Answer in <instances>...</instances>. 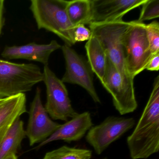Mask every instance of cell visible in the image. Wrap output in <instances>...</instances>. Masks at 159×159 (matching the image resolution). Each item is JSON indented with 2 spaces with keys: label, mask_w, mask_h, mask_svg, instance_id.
<instances>
[{
  "label": "cell",
  "mask_w": 159,
  "mask_h": 159,
  "mask_svg": "<svg viewBox=\"0 0 159 159\" xmlns=\"http://www.w3.org/2000/svg\"><path fill=\"white\" fill-rule=\"evenodd\" d=\"M67 2L65 0H31L30 9L39 30L52 32L71 47L75 44L74 27L67 14Z\"/></svg>",
  "instance_id": "obj_2"
},
{
  "label": "cell",
  "mask_w": 159,
  "mask_h": 159,
  "mask_svg": "<svg viewBox=\"0 0 159 159\" xmlns=\"http://www.w3.org/2000/svg\"><path fill=\"white\" fill-rule=\"evenodd\" d=\"M135 124V120L133 118L109 116L99 125L92 126L85 139L97 154L100 155Z\"/></svg>",
  "instance_id": "obj_8"
},
{
  "label": "cell",
  "mask_w": 159,
  "mask_h": 159,
  "mask_svg": "<svg viewBox=\"0 0 159 159\" xmlns=\"http://www.w3.org/2000/svg\"><path fill=\"white\" fill-rule=\"evenodd\" d=\"M147 0H92V23L122 19L127 13L142 6ZM90 23V24H91Z\"/></svg>",
  "instance_id": "obj_11"
},
{
  "label": "cell",
  "mask_w": 159,
  "mask_h": 159,
  "mask_svg": "<svg viewBox=\"0 0 159 159\" xmlns=\"http://www.w3.org/2000/svg\"><path fill=\"white\" fill-rule=\"evenodd\" d=\"M104 159H108V158H107V157H106V158H104Z\"/></svg>",
  "instance_id": "obj_25"
},
{
  "label": "cell",
  "mask_w": 159,
  "mask_h": 159,
  "mask_svg": "<svg viewBox=\"0 0 159 159\" xmlns=\"http://www.w3.org/2000/svg\"><path fill=\"white\" fill-rule=\"evenodd\" d=\"M4 0H0V35L1 34L2 28L5 24L4 17Z\"/></svg>",
  "instance_id": "obj_23"
},
{
  "label": "cell",
  "mask_w": 159,
  "mask_h": 159,
  "mask_svg": "<svg viewBox=\"0 0 159 159\" xmlns=\"http://www.w3.org/2000/svg\"><path fill=\"white\" fill-rule=\"evenodd\" d=\"M25 136L24 122L18 118L0 144V159H4L11 154H16Z\"/></svg>",
  "instance_id": "obj_16"
},
{
  "label": "cell",
  "mask_w": 159,
  "mask_h": 159,
  "mask_svg": "<svg viewBox=\"0 0 159 159\" xmlns=\"http://www.w3.org/2000/svg\"><path fill=\"white\" fill-rule=\"evenodd\" d=\"M66 61V71L61 80L63 83L78 84L85 89L95 103H100V98L93 84V72L87 61L70 46H61Z\"/></svg>",
  "instance_id": "obj_9"
},
{
  "label": "cell",
  "mask_w": 159,
  "mask_h": 159,
  "mask_svg": "<svg viewBox=\"0 0 159 159\" xmlns=\"http://www.w3.org/2000/svg\"><path fill=\"white\" fill-rule=\"evenodd\" d=\"M142 6L137 22L143 23L144 21L159 17V0H147Z\"/></svg>",
  "instance_id": "obj_19"
},
{
  "label": "cell",
  "mask_w": 159,
  "mask_h": 159,
  "mask_svg": "<svg viewBox=\"0 0 159 159\" xmlns=\"http://www.w3.org/2000/svg\"><path fill=\"white\" fill-rule=\"evenodd\" d=\"M134 78L120 72L107 57L106 73L101 83L111 95L114 107L121 115L132 113L137 108Z\"/></svg>",
  "instance_id": "obj_6"
},
{
  "label": "cell",
  "mask_w": 159,
  "mask_h": 159,
  "mask_svg": "<svg viewBox=\"0 0 159 159\" xmlns=\"http://www.w3.org/2000/svg\"><path fill=\"white\" fill-rule=\"evenodd\" d=\"M92 35L90 29L84 25H80L74 27L73 31V39L75 43L88 41Z\"/></svg>",
  "instance_id": "obj_21"
},
{
  "label": "cell",
  "mask_w": 159,
  "mask_h": 159,
  "mask_svg": "<svg viewBox=\"0 0 159 159\" xmlns=\"http://www.w3.org/2000/svg\"><path fill=\"white\" fill-rule=\"evenodd\" d=\"M147 38L152 55L159 52V24L154 21L145 25Z\"/></svg>",
  "instance_id": "obj_20"
},
{
  "label": "cell",
  "mask_w": 159,
  "mask_h": 159,
  "mask_svg": "<svg viewBox=\"0 0 159 159\" xmlns=\"http://www.w3.org/2000/svg\"><path fill=\"white\" fill-rule=\"evenodd\" d=\"M126 142L132 159H148L159 151V76L154 80L149 98Z\"/></svg>",
  "instance_id": "obj_1"
},
{
  "label": "cell",
  "mask_w": 159,
  "mask_h": 159,
  "mask_svg": "<svg viewBox=\"0 0 159 159\" xmlns=\"http://www.w3.org/2000/svg\"><path fill=\"white\" fill-rule=\"evenodd\" d=\"M26 101L25 94L21 93L0 102V144L14 123L27 112Z\"/></svg>",
  "instance_id": "obj_14"
},
{
  "label": "cell",
  "mask_w": 159,
  "mask_h": 159,
  "mask_svg": "<svg viewBox=\"0 0 159 159\" xmlns=\"http://www.w3.org/2000/svg\"><path fill=\"white\" fill-rule=\"evenodd\" d=\"M2 100V99H0V102L1 101V100Z\"/></svg>",
  "instance_id": "obj_26"
},
{
  "label": "cell",
  "mask_w": 159,
  "mask_h": 159,
  "mask_svg": "<svg viewBox=\"0 0 159 159\" xmlns=\"http://www.w3.org/2000/svg\"><path fill=\"white\" fill-rule=\"evenodd\" d=\"M131 23V21L125 22L121 19L111 22L92 23L89 25L92 35L99 41L108 58L119 71L123 74H129L125 63L122 38Z\"/></svg>",
  "instance_id": "obj_5"
},
{
  "label": "cell",
  "mask_w": 159,
  "mask_h": 159,
  "mask_svg": "<svg viewBox=\"0 0 159 159\" xmlns=\"http://www.w3.org/2000/svg\"><path fill=\"white\" fill-rule=\"evenodd\" d=\"M66 11L71 25L75 27L92 22V0L67 1Z\"/></svg>",
  "instance_id": "obj_17"
},
{
  "label": "cell",
  "mask_w": 159,
  "mask_h": 159,
  "mask_svg": "<svg viewBox=\"0 0 159 159\" xmlns=\"http://www.w3.org/2000/svg\"><path fill=\"white\" fill-rule=\"evenodd\" d=\"M4 159H17V157L16 156V154H13L8 156L6 158H4Z\"/></svg>",
  "instance_id": "obj_24"
},
{
  "label": "cell",
  "mask_w": 159,
  "mask_h": 159,
  "mask_svg": "<svg viewBox=\"0 0 159 159\" xmlns=\"http://www.w3.org/2000/svg\"><path fill=\"white\" fill-rule=\"evenodd\" d=\"M149 71H158L159 69V52L152 55L146 69Z\"/></svg>",
  "instance_id": "obj_22"
},
{
  "label": "cell",
  "mask_w": 159,
  "mask_h": 159,
  "mask_svg": "<svg viewBox=\"0 0 159 159\" xmlns=\"http://www.w3.org/2000/svg\"><path fill=\"white\" fill-rule=\"evenodd\" d=\"M41 93V89L37 87L30 109L29 118L25 134L31 146L46 140L61 125L52 120L49 117L43 105Z\"/></svg>",
  "instance_id": "obj_10"
},
{
  "label": "cell",
  "mask_w": 159,
  "mask_h": 159,
  "mask_svg": "<svg viewBox=\"0 0 159 159\" xmlns=\"http://www.w3.org/2000/svg\"><path fill=\"white\" fill-rule=\"evenodd\" d=\"M87 62L92 69L102 82L106 73L107 56L99 41L91 35L85 45Z\"/></svg>",
  "instance_id": "obj_15"
},
{
  "label": "cell",
  "mask_w": 159,
  "mask_h": 159,
  "mask_svg": "<svg viewBox=\"0 0 159 159\" xmlns=\"http://www.w3.org/2000/svg\"><path fill=\"white\" fill-rule=\"evenodd\" d=\"M43 80L46 88L47 101L44 106L48 115L54 120L67 121L78 114L71 104L66 85L51 70L43 67Z\"/></svg>",
  "instance_id": "obj_7"
},
{
  "label": "cell",
  "mask_w": 159,
  "mask_h": 159,
  "mask_svg": "<svg viewBox=\"0 0 159 159\" xmlns=\"http://www.w3.org/2000/svg\"><path fill=\"white\" fill-rule=\"evenodd\" d=\"M92 156L91 150L63 146L47 152L43 159H91Z\"/></svg>",
  "instance_id": "obj_18"
},
{
  "label": "cell",
  "mask_w": 159,
  "mask_h": 159,
  "mask_svg": "<svg viewBox=\"0 0 159 159\" xmlns=\"http://www.w3.org/2000/svg\"><path fill=\"white\" fill-rule=\"evenodd\" d=\"M61 46L56 40L52 41L48 44H37L33 42L19 46H6L1 55L7 59H26L48 66L51 54L61 49Z\"/></svg>",
  "instance_id": "obj_12"
},
{
  "label": "cell",
  "mask_w": 159,
  "mask_h": 159,
  "mask_svg": "<svg viewBox=\"0 0 159 159\" xmlns=\"http://www.w3.org/2000/svg\"><path fill=\"white\" fill-rule=\"evenodd\" d=\"M93 126V124L89 111L78 113L74 118L61 125L50 137L41 143L37 148L56 140H64L68 143L78 141L84 136Z\"/></svg>",
  "instance_id": "obj_13"
},
{
  "label": "cell",
  "mask_w": 159,
  "mask_h": 159,
  "mask_svg": "<svg viewBox=\"0 0 159 159\" xmlns=\"http://www.w3.org/2000/svg\"><path fill=\"white\" fill-rule=\"evenodd\" d=\"M145 25L135 21L131 25L122 38L123 51L125 67L132 77L141 73L152 56L147 38Z\"/></svg>",
  "instance_id": "obj_4"
},
{
  "label": "cell",
  "mask_w": 159,
  "mask_h": 159,
  "mask_svg": "<svg viewBox=\"0 0 159 159\" xmlns=\"http://www.w3.org/2000/svg\"><path fill=\"white\" fill-rule=\"evenodd\" d=\"M43 80V72L37 65L0 59V99L30 92Z\"/></svg>",
  "instance_id": "obj_3"
}]
</instances>
